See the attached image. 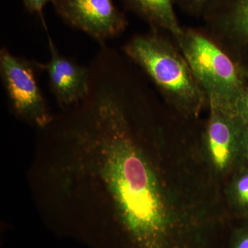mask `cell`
<instances>
[{"instance_id": "obj_14", "label": "cell", "mask_w": 248, "mask_h": 248, "mask_svg": "<svg viewBox=\"0 0 248 248\" xmlns=\"http://www.w3.org/2000/svg\"><path fill=\"white\" fill-rule=\"evenodd\" d=\"M244 159L248 167V126L246 128L244 139Z\"/></svg>"}, {"instance_id": "obj_13", "label": "cell", "mask_w": 248, "mask_h": 248, "mask_svg": "<svg viewBox=\"0 0 248 248\" xmlns=\"http://www.w3.org/2000/svg\"><path fill=\"white\" fill-rule=\"evenodd\" d=\"M181 1L189 9L199 11L205 7L211 0H181Z\"/></svg>"}, {"instance_id": "obj_4", "label": "cell", "mask_w": 248, "mask_h": 248, "mask_svg": "<svg viewBox=\"0 0 248 248\" xmlns=\"http://www.w3.org/2000/svg\"><path fill=\"white\" fill-rule=\"evenodd\" d=\"M209 104L210 114L203 137L204 153L214 172L228 175L241 169L245 162L247 126L229 111Z\"/></svg>"}, {"instance_id": "obj_5", "label": "cell", "mask_w": 248, "mask_h": 248, "mask_svg": "<svg viewBox=\"0 0 248 248\" xmlns=\"http://www.w3.org/2000/svg\"><path fill=\"white\" fill-rule=\"evenodd\" d=\"M52 4L65 24L99 45L120 35L127 27L126 18L112 0H53Z\"/></svg>"}, {"instance_id": "obj_9", "label": "cell", "mask_w": 248, "mask_h": 248, "mask_svg": "<svg viewBox=\"0 0 248 248\" xmlns=\"http://www.w3.org/2000/svg\"><path fill=\"white\" fill-rule=\"evenodd\" d=\"M220 3L219 18L248 37V0H211Z\"/></svg>"}, {"instance_id": "obj_6", "label": "cell", "mask_w": 248, "mask_h": 248, "mask_svg": "<svg viewBox=\"0 0 248 248\" xmlns=\"http://www.w3.org/2000/svg\"><path fill=\"white\" fill-rule=\"evenodd\" d=\"M50 60L40 63L48 78L49 89L60 109L71 107L86 97L90 89L91 73L89 66L79 64L65 56L48 36Z\"/></svg>"}, {"instance_id": "obj_2", "label": "cell", "mask_w": 248, "mask_h": 248, "mask_svg": "<svg viewBox=\"0 0 248 248\" xmlns=\"http://www.w3.org/2000/svg\"><path fill=\"white\" fill-rule=\"evenodd\" d=\"M178 42L209 104L232 113L236 101L244 91L241 75L234 62L197 31H184Z\"/></svg>"}, {"instance_id": "obj_7", "label": "cell", "mask_w": 248, "mask_h": 248, "mask_svg": "<svg viewBox=\"0 0 248 248\" xmlns=\"http://www.w3.org/2000/svg\"><path fill=\"white\" fill-rule=\"evenodd\" d=\"M129 9L143 18L153 27L164 29L177 40L184 30L178 22L172 0H122Z\"/></svg>"}, {"instance_id": "obj_3", "label": "cell", "mask_w": 248, "mask_h": 248, "mask_svg": "<svg viewBox=\"0 0 248 248\" xmlns=\"http://www.w3.org/2000/svg\"><path fill=\"white\" fill-rule=\"evenodd\" d=\"M38 71L40 62L14 55L5 47L0 50V79L10 110L37 130L48 125L54 115L39 85Z\"/></svg>"}, {"instance_id": "obj_8", "label": "cell", "mask_w": 248, "mask_h": 248, "mask_svg": "<svg viewBox=\"0 0 248 248\" xmlns=\"http://www.w3.org/2000/svg\"><path fill=\"white\" fill-rule=\"evenodd\" d=\"M228 204L238 217L248 222V167L236 171L226 187Z\"/></svg>"}, {"instance_id": "obj_1", "label": "cell", "mask_w": 248, "mask_h": 248, "mask_svg": "<svg viewBox=\"0 0 248 248\" xmlns=\"http://www.w3.org/2000/svg\"><path fill=\"white\" fill-rule=\"evenodd\" d=\"M124 52L180 109L191 114L201 110L205 93L185 58L167 42L155 34L137 35Z\"/></svg>"}, {"instance_id": "obj_10", "label": "cell", "mask_w": 248, "mask_h": 248, "mask_svg": "<svg viewBox=\"0 0 248 248\" xmlns=\"http://www.w3.org/2000/svg\"><path fill=\"white\" fill-rule=\"evenodd\" d=\"M24 9L31 14H35L40 17L43 24L44 27L47 30L45 18H44L43 11L46 5L52 4L53 0H22Z\"/></svg>"}, {"instance_id": "obj_11", "label": "cell", "mask_w": 248, "mask_h": 248, "mask_svg": "<svg viewBox=\"0 0 248 248\" xmlns=\"http://www.w3.org/2000/svg\"><path fill=\"white\" fill-rule=\"evenodd\" d=\"M232 113L248 126V91H244L235 104Z\"/></svg>"}, {"instance_id": "obj_12", "label": "cell", "mask_w": 248, "mask_h": 248, "mask_svg": "<svg viewBox=\"0 0 248 248\" xmlns=\"http://www.w3.org/2000/svg\"><path fill=\"white\" fill-rule=\"evenodd\" d=\"M231 248H248V222L233 232Z\"/></svg>"}]
</instances>
